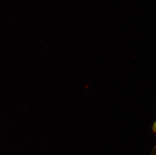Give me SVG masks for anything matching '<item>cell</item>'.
Instances as JSON below:
<instances>
[{"label":"cell","mask_w":156,"mask_h":155,"mask_svg":"<svg viewBox=\"0 0 156 155\" xmlns=\"http://www.w3.org/2000/svg\"><path fill=\"white\" fill-rule=\"evenodd\" d=\"M153 133L156 136V119L155 120V122H154L153 124V128H152Z\"/></svg>","instance_id":"obj_1"},{"label":"cell","mask_w":156,"mask_h":155,"mask_svg":"<svg viewBox=\"0 0 156 155\" xmlns=\"http://www.w3.org/2000/svg\"><path fill=\"white\" fill-rule=\"evenodd\" d=\"M154 155H156V153H155V154H154Z\"/></svg>","instance_id":"obj_2"}]
</instances>
